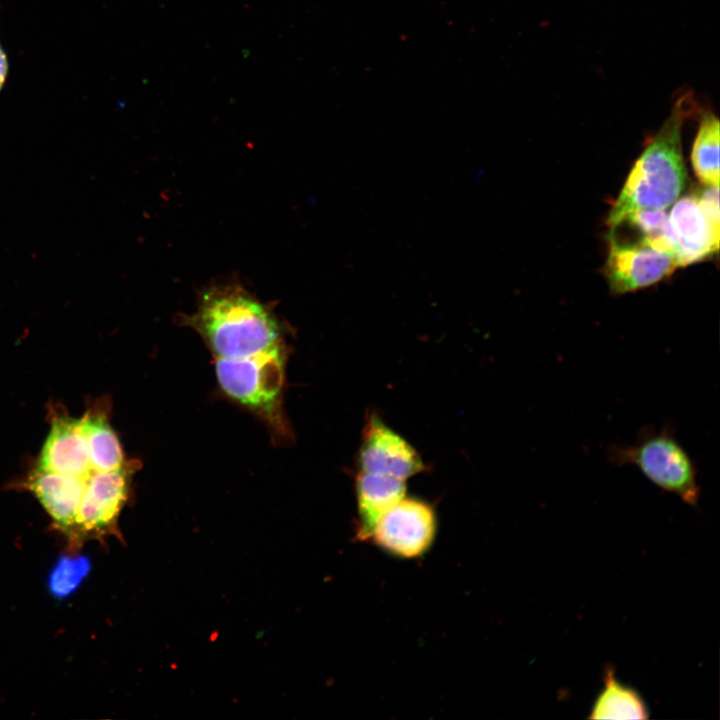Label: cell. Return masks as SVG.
Segmentation results:
<instances>
[{
  "mask_svg": "<svg viewBox=\"0 0 720 720\" xmlns=\"http://www.w3.org/2000/svg\"><path fill=\"white\" fill-rule=\"evenodd\" d=\"M604 687L596 697L589 719H647L649 710L642 696L615 677L614 669L606 666Z\"/></svg>",
  "mask_w": 720,
  "mask_h": 720,
  "instance_id": "11",
  "label": "cell"
},
{
  "mask_svg": "<svg viewBox=\"0 0 720 720\" xmlns=\"http://www.w3.org/2000/svg\"><path fill=\"white\" fill-rule=\"evenodd\" d=\"M694 195L710 225L719 232V186L704 185L695 191Z\"/></svg>",
  "mask_w": 720,
  "mask_h": 720,
  "instance_id": "14",
  "label": "cell"
},
{
  "mask_svg": "<svg viewBox=\"0 0 720 720\" xmlns=\"http://www.w3.org/2000/svg\"><path fill=\"white\" fill-rule=\"evenodd\" d=\"M358 521L356 536L369 540L379 518L405 496V480L359 471L356 478Z\"/></svg>",
  "mask_w": 720,
  "mask_h": 720,
  "instance_id": "10",
  "label": "cell"
},
{
  "mask_svg": "<svg viewBox=\"0 0 720 720\" xmlns=\"http://www.w3.org/2000/svg\"><path fill=\"white\" fill-rule=\"evenodd\" d=\"M282 344V343H281ZM243 358H216V375L223 391L272 423L282 427L280 400L284 384L282 345Z\"/></svg>",
  "mask_w": 720,
  "mask_h": 720,
  "instance_id": "4",
  "label": "cell"
},
{
  "mask_svg": "<svg viewBox=\"0 0 720 720\" xmlns=\"http://www.w3.org/2000/svg\"><path fill=\"white\" fill-rule=\"evenodd\" d=\"M605 265L610 292L623 295L652 286L678 267L676 254L646 242L608 234Z\"/></svg>",
  "mask_w": 720,
  "mask_h": 720,
  "instance_id": "6",
  "label": "cell"
},
{
  "mask_svg": "<svg viewBox=\"0 0 720 720\" xmlns=\"http://www.w3.org/2000/svg\"><path fill=\"white\" fill-rule=\"evenodd\" d=\"M88 562L86 559H64L55 567L50 587L56 595H66L78 585L82 577L87 574Z\"/></svg>",
  "mask_w": 720,
  "mask_h": 720,
  "instance_id": "13",
  "label": "cell"
},
{
  "mask_svg": "<svg viewBox=\"0 0 720 720\" xmlns=\"http://www.w3.org/2000/svg\"><path fill=\"white\" fill-rule=\"evenodd\" d=\"M679 267L705 260L719 249V232L703 214L694 193L678 198L668 213Z\"/></svg>",
  "mask_w": 720,
  "mask_h": 720,
  "instance_id": "9",
  "label": "cell"
},
{
  "mask_svg": "<svg viewBox=\"0 0 720 720\" xmlns=\"http://www.w3.org/2000/svg\"><path fill=\"white\" fill-rule=\"evenodd\" d=\"M607 456L610 463L634 466L658 488L697 506L701 492L698 469L671 426L646 427L633 443L610 446Z\"/></svg>",
  "mask_w": 720,
  "mask_h": 720,
  "instance_id": "3",
  "label": "cell"
},
{
  "mask_svg": "<svg viewBox=\"0 0 720 720\" xmlns=\"http://www.w3.org/2000/svg\"><path fill=\"white\" fill-rule=\"evenodd\" d=\"M719 120L711 111H700V122L691 152L694 172L703 185L719 186Z\"/></svg>",
  "mask_w": 720,
  "mask_h": 720,
  "instance_id": "12",
  "label": "cell"
},
{
  "mask_svg": "<svg viewBox=\"0 0 720 720\" xmlns=\"http://www.w3.org/2000/svg\"><path fill=\"white\" fill-rule=\"evenodd\" d=\"M130 472L126 464L117 470L98 472L90 481L69 538L72 544L112 532L128 498Z\"/></svg>",
  "mask_w": 720,
  "mask_h": 720,
  "instance_id": "7",
  "label": "cell"
},
{
  "mask_svg": "<svg viewBox=\"0 0 720 720\" xmlns=\"http://www.w3.org/2000/svg\"><path fill=\"white\" fill-rule=\"evenodd\" d=\"M185 322L199 332L216 358H243L281 344V327L271 308L237 279L201 290L197 309Z\"/></svg>",
  "mask_w": 720,
  "mask_h": 720,
  "instance_id": "1",
  "label": "cell"
},
{
  "mask_svg": "<svg viewBox=\"0 0 720 720\" xmlns=\"http://www.w3.org/2000/svg\"><path fill=\"white\" fill-rule=\"evenodd\" d=\"M436 531L433 507L424 500L404 496L379 518L369 540L391 556L417 559L429 551Z\"/></svg>",
  "mask_w": 720,
  "mask_h": 720,
  "instance_id": "5",
  "label": "cell"
},
{
  "mask_svg": "<svg viewBox=\"0 0 720 720\" xmlns=\"http://www.w3.org/2000/svg\"><path fill=\"white\" fill-rule=\"evenodd\" d=\"M358 464L359 471L405 481L424 469V463L414 447L377 415H371L364 427Z\"/></svg>",
  "mask_w": 720,
  "mask_h": 720,
  "instance_id": "8",
  "label": "cell"
},
{
  "mask_svg": "<svg viewBox=\"0 0 720 720\" xmlns=\"http://www.w3.org/2000/svg\"><path fill=\"white\" fill-rule=\"evenodd\" d=\"M9 71V63L7 54L0 41V91L2 90Z\"/></svg>",
  "mask_w": 720,
  "mask_h": 720,
  "instance_id": "15",
  "label": "cell"
},
{
  "mask_svg": "<svg viewBox=\"0 0 720 720\" xmlns=\"http://www.w3.org/2000/svg\"><path fill=\"white\" fill-rule=\"evenodd\" d=\"M696 107L691 91L677 98L669 116L631 169L608 215V225L635 211L667 210L680 197L687 178L682 128Z\"/></svg>",
  "mask_w": 720,
  "mask_h": 720,
  "instance_id": "2",
  "label": "cell"
}]
</instances>
